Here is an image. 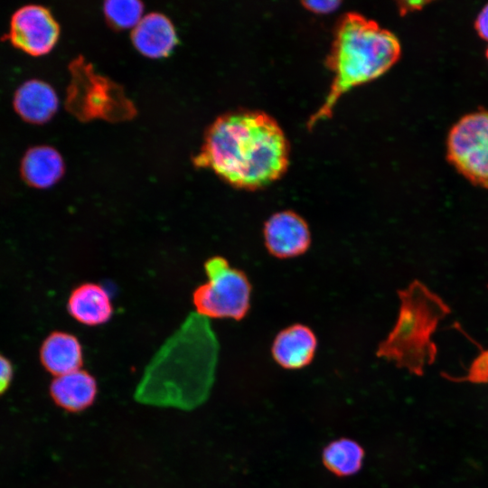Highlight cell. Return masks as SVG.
<instances>
[{
    "label": "cell",
    "mask_w": 488,
    "mask_h": 488,
    "mask_svg": "<svg viewBox=\"0 0 488 488\" xmlns=\"http://www.w3.org/2000/svg\"><path fill=\"white\" fill-rule=\"evenodd\" d=\"M193 163L235 188L258 190L286 173L289 144L279 124L266 112L233 111L210 126Z\"/></svg>",
    "instance_id": "1"
},
{
    "label": "cell",
    "mask_w": 488,
    "mask_h": 488,
    "mask_svg": "<svg viewBox=\"0 0 488 488\" xmlns=\"http://www.w3.org/2000/svg\"><path fill=\"white\" fill-rule=\"evenodd\" d=\"M169 342L155 356L139 382L135 399L143 404L191 410L211 391L218 345L209 326L199 340Z\"/></svg>",
    "instance_id": "2"
},
{
    "label": "cell",
    "mask_w": 488,
    "mask_h": 488,
    "mask_svg": "<svg viewBox=\"0 0 488 488\" xmlns=\"http://www.w3.org/2000/svg\"><path fill=\"white\" fill-rule=\"evenodd\" d=\"M400 52V42L392 32L361 14H345L337 24L328 57L333 75L329 93L308 125L328 117L344 93L384 74Z\"/></svg>",
    "instance_id": "3"
},
{
    "label": "cell",
    "mask_w": 488,
    "mask_h": 488,
    "mask_svg": "<svg viewBox=\"0 0 488 488\" xmlns=\"http://www.w3.org/2000/svg\"><path fill=\"white\" fill-rule=\"evenodd\" d=\"M397 321L387 338L378 347L377 355L397 366L421 375L436 356L432 336L450 307L436 293L418 280L399 291Z\"/></svg>",
    "instance_id": "4"
},
{
    "label": "cell",
    "mask_w": 488,
    "mask_h": 488,
    "mask_svg": "<svg viewBox=\"0 0 488 488\" xmlns=\"http://www.w3.org/2000/svg\"><path fill=\"white\" fill-rule=\"evenodd\" d=\"M207 281L195 288L192 303L200 316L243 319L250 307L252 286L246 274L221 256L204 263Z\"/></svg>",
    "instance_id": "5"
},
{
    "label": "cell",
    "mask_w": 488,
    "mask_h": 488,
    "mask_svg": "<svg viewBox=\"0 0 488 488\" xmlns=\"http://www.w3.org/2000/svg\"><path fill=\"white\" fill-rule=\"evenodd\" d=\"M447 158L468 181L488 189V110L470 113L454 125Z\"/></svg>",
    "instance_id": "6"
},
{
    "label": "cell",
    "mask_w": 488,
    "mask_h": 488,
    "mask_svg": "<svg viewBox=\"0 0 488 488\" xmlns=\"http://www.w3.org/2000/svg\"><path fill=\"white\" fill-rule=\"evenodd\" d=\"M60 37V25L41 5H25L11 16L7 38L17 50L33 57L49 53Z\"/></svg>",
    "instance_id": "7"
},
{
    "label": "cell",
    "mask_w": 488,
    "mask_h": 488,
    "mask_svg": "<svg viewBox=\"0 0 488 488\" xmlns=\"http://www.w3.org/2000/svg\"><path fill=\"white\" fill-rule=\"evenodd\" d=\"M264 243L277 258H291L305 253L311 245L307 222L293 211L272 214L264 223Z\"/></svg>",
    "instance_id": "8"
},
{
    "label": "cell",
    "mask_w": 488,
    "mask_h": 488,
    "mask_svg": "<svg viewBox=\"0 0 488 488\" xmlns=\"http://www.w3.org/2000/svg\"><path fill=\"white\" fill-rule=\"evenodd\" d=\"M317 338L311 328L295 324L281 330L274 338L271 352L274 360L283 368L301 369L314 357Z\"/></svg>",
    "instance_id": "9"
},
{
    "label": "cell",
    "mask_w": 488,
    "mask_h": 488,
    "mask_svg": "<svg viewBox=\"0 0 488 488\" xmlns=\"http://www.w3.org/2000/svg\"><path fill=\"white\" fill-rule=\"evenodd\" d=\"M14 109L25 122L43 124L56 113L58 96L53 88L42 80H29L21 84L13 98Z\"/></svg>",
    "instance_id": "10"
},
{
    "label": "cell",
    "mask_w": 488,
    "mask_h": 488,
    "mask_svg": "<svg viewBox=\"0 0 488 488\" xmlns=\"http://www.w3.org/2000/svg\"><path fill=\"white\" fill-rule=\"evenodd\" d=\"M136 49L148 58L170 55L177 44V34L172 22L159 13L143 16L131 34Z\"/></svg>",
    "instance_id": "11"
},
{
    "label": "cell",
    "mask_w": 488,
    "mask_h": 488,
    "mask_svg": "<svg viewBox=\"0 0 488 488\" xmlns=\"http://www.w3.org/2000/svg\"><path fill=\"white\" fill-rule=\"evenodd\" d=\"M67 309L79 323L96 326L107 323L113 314V305L107 290L93 282L77 286L70 294Z\"/></svg>",
    "instance_id": "12"
},
{
    "label": "cell",
    "mask_w": 488,
    "mask_h": 488,
    "mask_svg": "<svg viewBox=\"0 0 488 488\" xmlns=\"http://www.w3.org/2000/svg\"><path fill=\"white\" fill-rule=\"evenodd\" d=\"M61 154L50 145H35L23 155L20 173L26 184L37 189L53 186L64 174Z\"/></svg>",
    "instance_id": "13"
},
{
    "label": "cell",
    "mask_w": 488,
    "mask_h": 488,
    "mask_svg": "<svg viewBox=\"0 0 488 488\" xmlns=\"http://www.w3.org/2000/svg\"><path fill=\"white\" fill-rule=\"evenodd\" d=\"M82 355V347L78 338L66 332L50 333L40 350L42 363L56 377L80 370Z\"/></svg>",
    "instance_id": "14"
},
{
    "label": "cell",
    "mask_w": 488,
    "mask_h": 488,
    "mask_svg": "<svg viewBox=\"0 0 488 488\" xmlns=\"http://www.w3.org/2000/svg\"><path fill=\"white\" fill-rule=\"evenodd\" d=\"M51 393L60 406L78 411L93 402L97 383L89 373L80 369L57 376L51 385Z\"/></svg>",
    "instance_id": "15"
},
{
    "label": "cell",
    "mask_w": 488,
    "mask_h": 488,
    "mask_svg": "<svg viewBox=\"0 0 488 488\" xmlns=\"http://www.w3.org/2000/svg\"><path fill=\"white\" fill-rule=\"evenodd\" d=\"M364 452L360 445L350 439H339L329 444L323 453L326 468L339 476H348L361 466Z\"/></svg>",
    "instance_id": "16"
},
{
    "label": "cell",
    "mask_w": 488,
    "mask_h": 488,
    "mask_svg": "<svg viewBox=\"0 0 488 488\" xmlns=\"http://www.w3.org/2000/svg\"><path fill=\"white\" fill-rule=\"evenodd\" d=\"M103 9L113 27L134 29L143 18L144 5L136 0H109L104 3Z\"/></svg>",
    "instance_id": "17"
},
{
    "label": "cell",
    "mask_w": 488,
    "mask_h": 488,
    "mask_svg": "<svg viewBox=\"0 0 488 488\" xmlns=\"http://www.w3.org/2000/svg\"><path fill=\"white\" fill-rule=\"evenodd\" d=\"M465 377L460 380L473 383L488 382V349L482 350L470 364Z\"/></svg>",
    "instance_id": "18"
},
{
    "label": "cell",
    "mask_w": 488,
    "mask_h": 488,
    "mask_svg": "<svg viewBox=\"0 0 488 488\" xmlns=\"http://www.w3.org/2000/svg\"><path fill=\"white\" fill-rule=\"evenodd\" d=\"M341 2L334 0L303 1L302 5L314 14H329L336 10Z\"/></svg>",
    "instance_id": "19"
},
{
    "label": "cell",
    "mask_w": 488,
    "mask_h": 488,
    "mask_svg": "<svg viewBox=\"0 0 488 488\" xmlns=\"http://www.w3.org/2000/svg\"><path fill=\"white\" fill-rule=\"evenodd\" d=\"M13 374V369L9 361L0 354V393L9 385Z\"/></svg>",
    "instance_id": "20"
},
{
    "label": "cell",
    "mask_w": 488,
    "mask_h": 488,
    "mask_svg": "<svg viewBox=\"0 0 488 488\" xmlns=\"http://www.w3.org/2000/svg\"><path fill=\"white\" fill-rule=\"evenodd\" d=\"M475 29L483 39L488 41V4L479 13L475 20Z\"/></svg>",
    "instance_id": "21"
},
{
    "label": "cell",
    "mask_w": 488,
    "mask_h": 488,
    "mask_svg": "<svg viewBox=\"0 0 488 488\" xmlns=\"http://www.w3.org/2000/svg\"><path fill=\"white\" fill-rule=\"evenodd\" d=\"M486 56H487V59H488V49H487V51H486Z\"/></svg>",
    "instance_id": "22"
}]
</instances>
